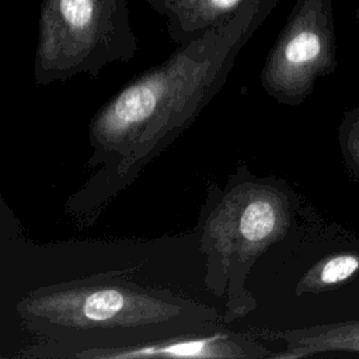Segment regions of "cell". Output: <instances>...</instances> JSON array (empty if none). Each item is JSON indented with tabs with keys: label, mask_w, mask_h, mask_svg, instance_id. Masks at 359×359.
<instances>
[{
	"label": "cell",
	"mask_w": 359,
	"mask_h": 359,
	"mask_svg": "<svg viewBox=\"0 0 359 359\" xmlns=\"http://www.w3.org/2000/svg\"><path fill=\"white\" fill-rule=\"evenodd\" d=\"M279 0H247L224 24L177 46L135 76L88 122L93 174L65 203L77 226H93L202 114L226 84L238 53Z\"/></svg>",
	"instance_id": "1"
},
{
	"label": "cell",
	"mask_w": 359,
	"mask_h": 359,
	"mask_svg": "<svg viewBox=\"0 0 359 359\" xmlns=\"http://www.w3.org/2000/svg\"><path fill=\"white\" fill-rule=\"evenodd\" d=\"M14 310L36 338L15 353L25 359H93L104 349L223 324L215 307L133 280L123 269L38 286Z\"/></svg>",
	"instance_id": "2"
},
{
	"label": "cell",
	"mask_w": 359,
	"mask_h": 359,
	"mask_svg": "<svg viewBox=\"0 0 359 359\" xmlns=\"http://www.w3.org/2000/svg\"><path fill=\"white\" fill-rule=\"evenodd\" d=\"M286 184L254 174L238 161L220 187L209 181L195 229L205 257L203 286L224 300L223 324L247 317L258 303L247 287L254 265L292 229Z\"/></svg>",
	"instance_id": "3"
},
{
	"label": "cell",
	"mask_w": 359,
	"mask_h": 359,
	"mask_svg": "<svg viewBox=\"0 0 359 359\" xmlns=\"http://www.w3.org/2000/svg\"><path fill=\"white\" fill-rule=\"evenodd\" d=\"M137 52L128 0H42L34 83L49 86L79 74L98 77Z\"/></svg>",
	"instance_id": "4"
},
{
	"label": "cell",
	"mask_w": 359,
	"mask_h": 359,
	"mask_svg": "<svg viewBox=\"0 0 359 359\" xmlns=\"http://www.w3.org/2000/svg\"><path fill=\"white\" fill-rule=\"evenodd\" d=\"M325 52V0H297L259 72L265 93L296 104L307 93Z\"/></svg>",
	"instance_id": "5"
},
{
	"label": "cell",
	"mask_w": 359,
	"mask_h": 359,
	"mask_svg": "<svg viewBox=\"0 0 359 359\" xmlns=\"http://www.w3.org/2000/svg\"><path fill=\"white\" fill-rule=\"evenodd\" d=\"M269 356L271 351L254 330L234 331L222 324L216 328L104 349L97 352L93 359H264Z\"/></svg>",
	"instance_id": "6"
},
{
	"label": "cell",
	"mask_w": 359,
	"mask_h": 359,
	"mask_svg": "<svg viewBox=\"0 0 359 359\" xmlns=\"http://www.w3.org/2000/svg\"><path fill=\"white\" fill-rule=\"evenodd\" d=\"M165 21L177 46L188 43L229 21L247 0H144Z\"/></svg>",
	"instance_id": "7"
},
{
	"label": "cell",
	"mask_w": 359,
	"mask_h": 359,
	"mask_svg": "<svg viewBox=\"0 0 359 359\" xmlns=\"http://www.w3.org/2000/svg\"><path fill=\"white\" fill-rule=\"evenodd\" d=\"M359 266V261L352 255H339L328 259L318 272L321 283H337L351 276Z\"/></svg>",
	"instance_id": "8"
}]
</instances>
